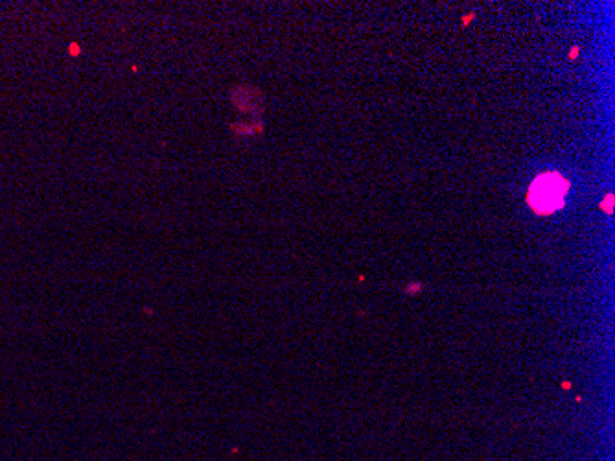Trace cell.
Listing matches in <instances>:
<instances>
[{
  "label": "cell",
  "mask_w": 615,
  "mask_h": 461,
  "mask_svg": "<svg viewBox=\"0 0 615 461\" xmlns=\"http://www.w3.org/2000/svg\"><path fill=\"white\" fill-rule=\"evenodd\" d=\"M569 183L560 173H544L536 177L529 190V205L538 214H551L564 205Z\"/></svg>",
  "instance_id": "1"
},
{
  "label": "cell",
  "mask_w": 615,
  "mask_h": 461,
  "mask_svg": "<svg viewBox=\"0 0 615 461\" xmlns=\"http://www.w3.org/2000/svg\"><path fill=\"white\" fill-rule=\"evenodd\" d=\"M70 52H72V54H76V55L80 54V48H78V45H72L70 46Z\"/></svg>",
  "instance_id": "2"
}]
</instances>
